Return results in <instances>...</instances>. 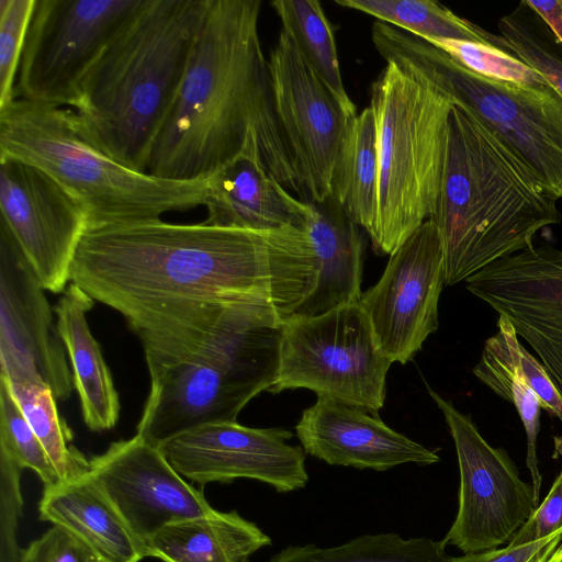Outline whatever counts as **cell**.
<instances>
[{"label":"cell","instance_id":"1","mask_svg":"<svg viewBox=\"0 0 562 562\" xmlns=\"http://www.w3.org/2000/svg\"><path fill=\"white\" fill-rule=\"evenodd\" d=\"M307 229L218 227L161 220L89 227L70 283L134 330L210 304L251 305L286 321L316 281Z\"/></svg>","mask_w":562,"mask_h":562},{"label":"cell","instance_id":"2","mask_svg":"<svg viewBox=\"0 0 562 562\" xmlns=\"http://www.w3.org/2000/svg\"><path fill=\"white\" fill-rule=\"evenodd\" d=\"M260 0H211L176 101L146 173L209 179L240 155L259 159L289 191L303 190L280 127L258 22Z\"/></svg>","mask_w":562,"mask_h":562},{"label":"cell","instance_id":"3","mask_svg":"<svg viewBox=\"0 0 562 562\" xmlns=\"http://www.w3.org/2000/svg\"><path fill=\"white\" fill-rule=\"evenodd\" d=\"M284 323L265 307L217 304L138 330L150 391L136 435L158 446L198 426L237 422L274 383Z\"/></svg>","mask_w":562,"mask_h":562},{"label":"cell","instance_id":"4","mask_svg":"<svg viewBox=\"0 0 562 562\" xmlns=\"http://www.w3.org/2000/svg\"><path fill=\"white\" fill-rule=\"evenodd\" d=\"M211 0H143L87 72L74 112L112 159L146 173Z\"/></svg>","mask_w":562,"mask_h":562},{"label":"cell","instance_id":"5","mask_svg":"<svg viewBox=\"0 0 562 562\" xmlns=\"http://www.w3.org/2000/svg\"><path fill=\"white\" fill-rule=\"evenodd\" d=\"M557 200L495 136L454 105L434 214L445 270L454 285L493 262L533 246L561 222Z\"/></svg>","mask_w":562,"mask_h":562},{"label":"cell","instance_id":"6","mask_svg":"<svg viewBox=\"0 0 562 562\" xmlns=\"http://www.w3.org/2000/svg\"><path fill=\"white\" fill-rule=\"evenodd\" d=\"M0 158L49 175L86 207L88 228L156 221L204 205L209 188V179L170 180L135 171L92 144L74 110L23 99L0 109Z\"/></svg>","mask_w":562,"mask_h":562},{"label":"cell","instance_id":"7","mask_svg":"<svg viewBox=\"0 0 562 562\" xmlns=\"http://www.w3.org/2000/svg\"><path fill=\"white\" fill-rule=\"evenodd\" d=\"M454 105L393 63H386L372 85L379 175L376 218L369 237L378 255H393L434 214Z\"/></svg>","mask_w":562,"mask_h":562},{"label":"cell","instance_id":"8","mask_svg":"<svg viewBox=\"0 0 562 562\" xmlns=\"http://www.w3.org/2000/svg\"><path fill=\"white\" fill-rule=\"evenodd\" d=\"M371 35L386 63L447 94L520 160L551 196L562 199V95L554 87L482 77L425 40L381 21L373 23Z\"/></svg>","mask_w":562,"mask_h":562},{"label":"cell","instance_id":"9","mask_svg":"<svg viewBox=\"0 0 562 562\" xmlns=\"http://www.w3.org/2000/svg\"><path fill=\"white\" fill-rule=\"evenodd\" d=\"M392 364L360 302L283 324L277 378L268 392L308 389L378 414Z\"/></svg>","mask_w":562,"mask_h":562},{"label":"cell","instance_id":"10","mask_svg":"<svg viewBox=\"0 0 562 562\" xmlns=\"http://www.w3.org/2000/svg\"><path fill=\"white\" fill-rule=\"evenodd\" d=\"M143 0H36L19 64L15 99L78 103L89 69Z\"/></svg>","mask_w":562,"mask_h":562},{"label":"cell","instance_id":"11","mask_svg":"<svg viewBox=\"0 0 562 562\" xmlns=\"http://www.w3.org/2000/svg\"><path fill=\"white\" fill-rule=\"evenodd\" d=\"M454 442L459 473V505L446 544L463 553L509 543L538 506L532 485L526 483L503 448L490 445L470 415L428 386Z\"/></svg>","mask_w":562,"mask_h":562},{"label":"cell","instance_id":"12","mask_svg":"<svg viewBox=\"0 0 562 562\" xmlns=\"http://www.w3.org/2000/svg\"><path fill=\"white\" fill-rule=\"evenodd\" d=\"M277 117L305 203L331 194L338 156L356 116L348 115L283 30L269 57Z\"/></svg>","mask_w":562,"mask_h":562},{"label":"cell","instance_id":"13","mask_svg":"<svg viewBox=\"0 0 562 562\" xmlns=\"http://www.w3.org/2000/svg\"><path fill=\"white\" fill-rule=\"evenodd\" d=\"M0 225L12 236L46 291L63 293L89 226L86 207L49 175L0 158Z\"/></svg>","mask_w":562,"mask_h":562},{"label":"cell","instance_id":"14","mask_svg":"<svg viewBox=\"0 0 562 562\" xmlns=\"http://www.w3.org/2000/svg\"><path fill=\"white\" fill-rule=\"evenodd\" d=\"M45 289L0 225V375L48 385L56 400L72 393V371Z\"/></svg>","mask_w":562,"mask_h":562},{"label":"cell","instance_id":"15","mask_svg":"<svg viewBox=\"0 0 562 562\" xmlns=\"http://www.w3.org/2000/svg\"><path fill=\"white\" fill-rule=\"evenodd\" d=\"M284 428H250L237 422L212 423L191 428L158 445L183 477L205 485L252 479L279 493L305 487L308 475L305 451L288 440Z\"/></svg>","mask_w":562,"mask_h":562},{"label":"cell","instance_id":"16","mask_svg":"<svg viewBox=\"0 0 562 562\" xmlns=\"http://www.w3.org/2000/svg\"><path fill=\"white\" fill-rule=\"evenodd\" d=\"M443 285L442 248L427 220L391 255L380 280L359 301L392 363L411 361L437 330Z\"/></svg>","mask_w":562,"mask_h":562},{"label":"cell","instance_id":"17","mask_svg":"<svg viewBox=\"0 0 562 562\" xmlns=\"http://www.w3.org/2000/svg\"><path fill=\"white\" fill-rule=\"evenodd\" d=\"M533 349L562 394V250L532 246L465 281Z\"/></svg>","mask_w":562,"mask_h":562},{"label":"cell","instance_id":"18","mask_svg":"<svg viewBox=\"0 0 562 562\" xmlns=\"http://www.w3.org/2000/svg\"><path fill=\"white\" fill-rule=\"evenodd\" d=\"M89 462L90 476L144 542L166 525L214 510L159 447L139 435L112 442Z\"/></svg>","mask_w":562,"mask_h":562},{"label":"cell","instance_id":"19","mask_svg":"<svg viewBox=\"0 0 562 562\" xmlns=\"http://www.w3.org/2000/svg\"><path fill=\"white\" fill-rule=\"evenodd\" d=\"M295 430L305 453L331 465L385 471L440 461L435 451L393 430L378 414L327 396H317Z\"/></svg>","mask_w":562,"mask_h":562},{"label":"cell","instance_id":"20","mask_svg":"<svg viewBox=\"0 0 562 562\" xmlns=\"http://www.w3.org/2000/svg\"><path fill=\"white\" fill-rule=\"evenodd\" d=\"M205 224L250 231L307 229L308 203L294 198L262 165L240 155L209 178Z\"/></svg>","mask_w":562,"mask_h":562},{"label":"cell","instance_id":"21","mask_svg":"<svg viewBox=\"0 0 562 562\" xmlns=\"http://www.w3.org/2000/svg\"><path fill=\"white\" fill-rule=\"evenodd\" d=\"M308 206L307 234L317 276L313 290L292 314L295 317L319 316L359 302L362 295L366 250L362 228L333 194Z\"/></svg>","mask_w":562,"mask_h":562},{"label":"cell","instance_id":"22","mask_svg":"<svg viewBox=\"0 0 562 562\" xmlns=\"http://www.w3.org/2000/svg\"><path fill=\"white\" fill-rule=\"evenodd\" d=\"M40 518L58 525L82 540L102 562H140L145 542L125 522L90 476L44 486Z\"/></svg>","mask_w":562,"mask_h":562},{"label":"cell","instance_id":"23","mask_svg":"<svg viewBox=\"0 0 562 562\" xmlns=\"http://www.w3.org/2000/svg\"><path fill=\"white\" fill-rule=\"evenodd\" d=\"M93 305L91 296L69 283L53 310L70 360L83 422L91 431H105L116 426L121 405L101 347L89 328L87 314Z\"/></svg>","mask_w":562,"mask_h":562},{"label":"cell","instance_id":"24","mask_svg":"<svg viewBox=\"0 0 562 562\" xmlns=\"http://www.w3.org/2000/svg\"><path fill=\"white\" fill-rule=\"evenodd\" d=\"M271 539L236 510L166 525L145 541L146 557L164 562H249Z\"/></svg>","mask_w":562,"mask_h":562},{"label":"cell","instance_id":"25","mask_svg":"<svg viewBox=\"0 0 562 562\" xmlns=\"http://www.w3.org/2000/svg\"><path fill=\"white\" fill-rule=\"evenodd\" d=\"M378 132L373 111L366 108L352 121L340 154L331 194L346 214L370 235L378 207Z\"/></svg>","mask_w":562,"mask_h":562},{"label":"cell","instance_id":"26","mask_svg":"<svg viewBox=\"0 0 562 562\" xmlns=\"http://www.w3.org/2000/svg\"><path fill=\"white\" fill-rule=\"evenodd\" d=\"M282 30L294 41L306 63L339 102L344 111L357 115L340 74L333 29L317 0H274L271 2Z\"/></svg>","mask_w":562,"mask_h":562},{"label":"cell","instance_id":"27","mask_svg":"<svg viewBox=\"0 0 562 562\" xmlns=\"http://www.w3.org/2000/svg\"><path fill=\"white\" fill-rule=\"evenodd\" d=\"M407 33L427 40H457L490 44L505 50L502 36L454 14L432 0H336Z\"/></svg>","mask_w":562,"mask_h":562},{"label":"cell","instance_id":"28","mask_svg":"<svg viewBox=\"0 0 562 562\" xmlns=\"http://www.w3.org/2000/svg\"><path fill=\"white\" fill-rule=\"evenodd\" d=\"M446 546L443 540L404 539L394 532L363 535L330 548L289 546L270 562H445Z\"/></svg>","mask_w":562,"mask_h":562},{"label":"cell","instance_id":"29","mask_svg":"<svg viewBox=\"0 0 562 562\" xmlns=\"http://www.w3.org/2000/svg\"><path fill=\"white\" fill-rule=\"evenodd\" d=\"M9 385L60 481H71L86 475L90 462L72 445L74 434L58 413L57 400L52 389L44 383L32 381L9 382Z\"/></svg>","mask_w":562,"mask_h":562},{"label":"cell","instance_id":"30","mask_svg":"<svg viewBox=\"0 0 562 562\" xmlns=\"http://www.w3.org/2000/svg\"><path fill=\"white\" fill-rule=\"evenodd\" d=\"M498 30L505 50L538 70L562 95V46L525 1L501 18Z\"/></svg>","mask_w":562,"mask_h":562},{"label":"cell","instance_id":"31","mask_svg":"<svg viewBox=\"0 0 562 562\" xmlns=\"http://www.w3.org/2000/svg\"><path fill=\"white\" fill-rule=\"evenodd\" d=\"M474 375L503 400L512 403L525 428L527 438L526 464L530 472L533 496L539 503L542 475L537 457L541 405L538 396L514 370L505 367L486 350L473 368Z\"/></svg>","mask_w":562,"mask_h":562},{"label":"cell","instance_id":"32","mask_svg":"<svg viewBox=\"0 0 562 562\" xmlns=\"http://www.w3.org/2000/svg\"><path fill=\"white\" fill-rule=\"evenodd\" d=\"M496 325L497 331L485 340L483 349L517 372L536 393L541 408L562 423V394L543 364L521 345L506 317L498 315Z\"/></svg>","mask_w":562,"mask_h":562},{"label":"cell","instance_id":"33","mask_svg":"<svg viewBox=\"0 0 562 562\" xmlns=\"http://www.w3.org/2000/svg\"><path fill=\"white\" fill-rule=\"evenodd\" d=\"M0 451L23 469L33 470L44 486L60 482L38 438L18 405L8 380L0 375Z\"/></svg>","mask_w":562,"mask_h":562},{"label":"cell","instance_id":"34","mask_svg":"<svg viewBox=\"0 0 562 562\" xmlns=\"http://www.w3.org/2000/svg\"><path fill=\"white\" fill-rule=\"evenodd\" d=\"M426 42L482 77L525 86L549 83L538 70L493 45L457 40H427Z\"/></svg>","mask_w":562,"mask_h":562},{"label":"cell","instance_id":"35","mask_svg":"<svg viewBox=\"0 0 562 562\" xmlns=\"http://www.w3.org/2000/svg\"><path fill=\"white\" fill-rule=\"evenodd\" d=\"M36 0H0V109L12 102L14 81Z\"/></svg>","mask_w":562,"mask_h":562},{"label":"cell","instance_id":"36","mask_svg":"<svg viewBox=\"0 0 562 562\" xmlns=\"http://www.w3.org/2000/svg\"><path fill=\"white\" fill-rule=\"evenodd\" d=\"M23 468L0 451V562H19L22 549L16 541L22 513L20 477Z\"/></svg>","mask_w":562,"mask_h":562},{"label":"cell","instance_id":"37","mask_svg":"<svg viewBox=\"0 0 562 562\" xmlns=\"http://www.w3.org/2000/svg\"><path fill=\"white\" fill-rule=\"evenodd\" d=\"M19 562H102L77 536L53 525L40 538L22 549Z\"/></svg>","mask_w":562,"mask_h":562},{"label":"cell","instance_id":"38","mask_svg":"<svg viewBox=\"0 0 562 562\" xmlns=\"http://www.w3.org/2000/svg\"><path fill=\"white\" fill-rule=\"evenodd\" d=\"M562 540V528L552 535L521 544L507 543L480 552L447 557L445 562H546Z\"/></svg>","mask_w":562,"mask_h":562},{"label":"cell","instance_id":"39","mask_svg":"<svg viewBox=\"0 0 562 562\" xmlns=\"http://www.w3.org/2000/svg\"><path fill=\"white\" fill-rule=\"evenodd\" d=\"M562 528V471L555 477L548 495L509 541L521 544L540 540Z\"/></svg>","mask_w":562,"mask_h":562},{"label":"cell","instance_id":"40","mask_svg":"<svg viewBox=\"0 0 562 562\" xmlns=\"http://www.w3.org/2000/svg\"><path fill=\"white\" fill-rule=\"evenodd\" d=\"M525 3L542 20L562 46V0H526Z\"/></svg>","mask_w":562,"mask_h":562},{"label":"cell","instance_id":"41","mask_svg":"<svg viewBox=\"0 0 562 562\" xmlns=\"http://www.w3.org/2000/svg\"><path fill=\"white\" fill-rule=\"evenodd\" d=\"M546 562H562V540L550 554Z\"/></svg>","mask_w":562,"mask_h":562},{"label":"cell","instance_id":"42","mask_svg":"<svg viewBox=\"0 0 562 562\" xmlns=\"http://www.w3.org/2000/svg\"><path fill=\"white\" fill-rule=\"evenodd\" d=\"M553 443H554V454L553 457L557 458V456L562 457V436H554L553 437Z\"/></svg>","mask_w":562,"mask_h":562}]
</instances>
